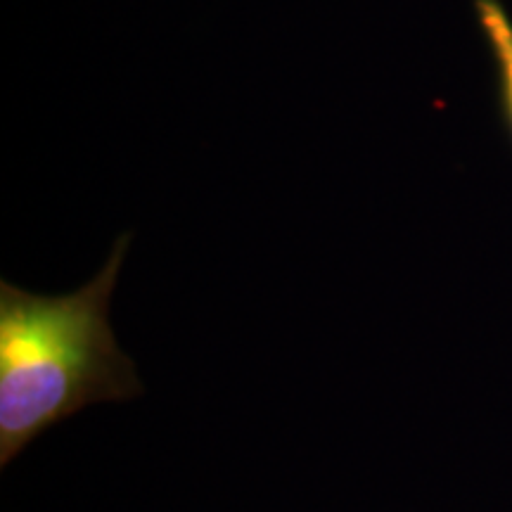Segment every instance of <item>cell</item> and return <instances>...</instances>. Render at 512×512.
Here are the masks:
<instances>
[{"mask_svg":"<svg viewBox=\"0 0 512 512\" xmlns=\"http://www.w3.org/2000/svg\"><path fill=\"white\" fill-rule=\"evenodd\" d=\"M475 17L496 64L498 107L512 138V19L501 0H475Z\"/></svg>","mask_w":512,"mask_h":512,"instance_id":"7a4b0ae2","label":"cell"},{"mask_svg":"<svg viewBox=\"0 0 512 512\" xmlns=\"http://www.w3.org/2000/svg\"><path fill=\"white\" fill-rule=\"evenodd\" d=\"M131 235H121L88 285L41 297L0 283V465L50 427L100 401L145 392L119 349L110 299Z\"/></svg>","mask_w":512,"mask_h":512,"instance_id":"6da1fadb","label":"cell"}]
</instances>
